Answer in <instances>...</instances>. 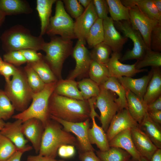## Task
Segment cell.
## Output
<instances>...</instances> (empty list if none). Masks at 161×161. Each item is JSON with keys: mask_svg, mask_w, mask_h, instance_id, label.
I'll return each mask as SVG.
<instances>
[{"mask_svg": "<svg viewBox=\"0 0 161 161\" xmlns=\"http://www.w3.org/2000/svg\"><path fill=\"white\" fill-rule=\"evenodd\" d=\"M48 112L50 117L77 123L89 119L91 109L88 100L72 99L53 92L49 100Z\"/></svg>", "mask_w": 161, "mask_h": 161, "instance_id": "1", "label": "cell"}, {"mask_svg": "<svg viewBox=\"0 0 161 161\" xmlns=\"http://www.w3.org/2000/svg\"><path fill=\"white\" fill-rule=\"evenodd\" d=\"M64 145L76 146V138L64 130L59 123L50 118L44 126L39 154L55 158L58 148Z\"/></svg>", "mask_w": 161, "mask_h": 161, "instance_id": "2", "label": "cell"}, {"mask_svg": "<svg viewBox=\"0 0 161 161\" xmlns=\"http://www.w3.org/2000/svg\"><path fill=\"white\" fill-rule=\"evenodd\" d=\"M3 49L6 52L31 49L42 50L45 42L42 36L32 35L23 25L17 24L5 31L0 37Z\"/></svg>", "mask_w": 161, "mask_h": 161, "instance_id": "3", "label": "cell"}, {"mask_svg": "<svg viewBox=\"0 0 161 161\" xmlns=\"http://www.w3.org/2000/svg\"><path fill=\"white\" fill-rule=\"evenodd\" d=\"M73 48V41L71 40L55 35L51 36L50 41L45 42L43 46L42 50L46 54L43 56V59L58 80L62 79L63 64L72 54Z\"/></svg>", "mask_w": 161, "mask_h": 161, "instance_id": "4", "label": "cell"}, {"mask_svg": "<svg viewBox=\"0 0 161 161\" xmlns=\"http://www.w3.org/2000/svg\"><path fill=\"white\" fill-rule=\"evenodd\" d=\"M4 91L15 110L20 112L28 107L33 93L28 84L24 71L18 68L11 79L6 83Z\"/></svg>", "mask_w": 161, "mask_h": 161, "instance_id": "5", "label": "cell"}, {"mask_svg": "<svg viewBox=\"0 0 161 161\" xmlns=\"http://www.w3.org/2000/svg\"><path fill=\"white\" fill-rule=\"evenodd\" d=\"M57 81L45 84L41 91L33 93L30 106L22 112L13 115L12 117L21 120L22 123L30 119L37 118L40 120L44 126L50 118L48 112L49 101L54 92Z\"/></svg>", "mask_w": 161, "mask_h": 161, "instance_id": "6", "label": "cell"}, {"mask_svg": "<svg viewBox=\"0 0 161 161\" xmlns=\"http://www.w3.org/2000/svg\"><path fill=\"white\" fill-rule=\"evenodd\" d=\"M74 23L65 10L62 1L57 0L55 14L50 18L46 33L51 36L59 35L63 38L71 40L76 38L74 32Z\"/></svg>", "mask_w": 161, "mask_h": 161, "instance_id": "7", "label": "cell"}, {"mask_svg": "<svg viewBox=\"0 0 161 161\" xmlns=\"http://www.w3.org/2000/svg\"><path fill=\"white\" fill-rule=\"evenodd\" d=\"M114 26L123 33L124 36L131 39L133 44L132 49L127 50L120 59V61L133 59L138 61L141 59L148 48L140 33L132 27L129 21L123 20L114 22Z\"/></svg>", "mask_w": 161, "mask_h": 161, "instance_id": "8", "label": "cell"}, {"mask_svg": "<svg viewBox=\"0 0 161 161\" xmlns=\"http://www.w3.org/2000/svg\"><path fill=\"white\" fill-rule=\"evenodd\" d=\"M100 91L96 97L94 107L100 112L99 119L101 127L106 132L113 117L118 111L117 105L115 101V94L111 91L100 87Z\"/></svg>", "mask_w": 161, "mask_h": 161, "instance_id": "9", "label": "cell"}, {"mask_svg": "<svg viewBox=\"0 0 161 161\" xmlns=\"http://www.w3.org/2000/svg\"><path fill=\"white\" fill-rule=\"evenodd\" d=\"M50 117L61 124L64 130L72 133L76 136V147L79 153L95 151L90 143L88 137V131L90 126L89 119L82 122L73 123L52 116Z\"/></svg>", "mask_w": 161, "mask_h": 161, "instance_id": "10", "label": "cell"}, {"mask_svg": "<svg viewBox=\"0 0 161 161\" xmlns=\"http://www.w3.org/2000/svg\"><path fill=\"white\" fill-rule=\"evenodd\" d=\"M129 8V21L131 24L134 28L140 33L147 47L150 49L151 32L154 27L160 23L147 17L136 6H132Z\"/></svg>", "mask_w": 161, "mask_h": 161, "instance_id": "11", "label": "cell"}, {"mask_svg": "<svg viewBox=\"0 0 161 161\" xmlns=\"http://www.w3.org/2000/svg\"><path fill=\"white\" fill-rule=\"evenodd\" d=\"M82 41L78 40L73 48L72 54L75 60V69L69 75L67 79L73 80L86 73H88L92 61L90 52Z\"/></svg>", "mask_w": 161, "mask_h": 161, "instance_id": "12", "label": "cell"}, {"mask_svg": "<svg viewBox=\"0 0 161 161\" xmlns=\"http://www.w3.org/2000/svg\"><path fill=\"white\" fill-rule=\"evenodd\" d=\"M98 18L92 0L81 15L74 21V30L76 38L86 44L88 32Z\"/></svg>", "mask_w": 161, "mask_h": 161, "instance_id": "13", "label": "cell"}, {"mask_svg": "<svg viewBox=\"0 0 161 161\" xmlns=\"http://www.w3.org/2000/svg\"><path fill=\"white\" fill-rule=\"evenodd\" d=\"M122 56L121 52H113L111 54L109 62L106 65L110 77L117 78L124 76L132 77L137 73L148 71L145 69H137L136 63L131 65L122 63L119 60Z\"/></svg>", "mask_w": 161, "mask_h": 161, "instance_id": "14", "label": "cell"}, {"mask_svg": "<svg viewBox=\"0 0 161 161\" xmlns=\"http://www.w3.org/2000/svg\"><path fill=\"white\" fill-rule=\"evenodd\" d=\"M138 125L127 109L119 110L113 118L106 132L108 141L109 142L120 132Z\"/></svg>", "mask_w": 161, "mask_h": 161, "instance_id": "15", "label": "cell"}, {"mask_svg": "<svg viewBox=\"0 0 161 161\" xmlns=\"http://www.w3.org/2000/svg\"><path fill=\"white\" fill-rule=\"evenodd\" d=\"M104 29L103 42L109 46L113 52H121L128 38L122 36L114 26V21L110 17L103 20Z\"/></svg>", "mask_w": 161, "mask_h": 161, "instance_id": "16", "label": "cell"}, {"mask_svg": "<svg viewBox=\"0 0 161 161\" xmlns=\"http://www.w3.org/2000/svg\"><path fill=\"white\" fill-rule=\"evenodd\" d=\"M44 126L39 120L32 118L23 122L21 131L27 140L32 143L36 153L39 152Z\"/></svg>", "mask_w": 161, "mask_h": 161, "instance_id": "17", "label": "cell"}, {"mask_svg": "<svg viewBox=\"0 0 161 161\" xmlns=\"http://www.w3.org/2000/svg\"><path fill=\"white\" fill-rule=\"evenodd\" d=\"M134 146L141 157L149 161L157 148L140 128L138 125L130 129Z\"/></svg>", "mask_w": 161, "mask_h": 161, "instance_id": "18", "label": "cell"}, {"mask_svg": "<svg viewBox=\"0 0 161 161\" xmlns=\"http://www.w3.org/2000/svg\"><path fill=\"white\" fill-rule=\"evenodd\" d=\"M22 123L21 120L19 119L13 122H7L0 131V134L9 139L19 149L26 147L28 142L21 131Z\"/></svg>", "mask_w": 161, "mask_h": 161, "instance_id": "19", "label": "cell"}, {"mask_svg": "<svg viewBox=\"0 0 161 161\" xmlns=\"http://www.w3.org/2000/svg\"><path fill=\"white\" fill-rule=\"evenodd\" d=\"M152 73L151 69L148 74L140 78H134L131 77L124 76L117 78L124 88L139 97L143 99Z\"/></svg>", "mask_w": 161, "mask_h": 161, "instance_id": "20", "label": "cell"}, {"mask_svg": "<svg viewBox=\"0 0 161 161\" xmlns=\"http://www.w3.org/2000/svg\"><path fill=\"white\" fill-rule=\"evenodd\" d=\"M109 144L110 147H117L125 150L132 158L140 161L141 156L134 145L130 129H126L117 134L109 142Z\"/></svg>", "mask_w": 161, "mask_h": 161, "instance_id": "21", "label": "cell"}, {"mask_svg": "<svg viewBox=\"0 0 161 161\" xmlns=\"http://www.w3.org/2000/svg\"><path fill=\"white\" fill-rule=\"evenodd\" d=\"M124 88L126 93L127 109L131 117L139 124L147 113V104L143 99Z\"/></svg>", "mask_w": 161, "mask_h": 161, "instance_id": "22", "label": "cell"}, {"mask_svg": "<svg viewBox=\"0 0 161 161\" xmlns=\"http://www.w3.org/2000/svg\"><path fill=\"white\" fill-rule=\"evenodd\" d=\"M160 68L151 67L152 75L143 99L147 105L161 96V72Z\"/></svg>", "mask_w": 161, "mask_h": 161, "instance_id": "23", "label": "cell"}, {"mask_svg": "<svg viewBox=\"0 0 161 161\" xmlns=\"http://www.w3.org/2000/svg\"><path fill=\"white\" fill-rule=\"evenodd\" d=\"M122 3L126 7L137 6L141 12L150 19L161 23V13L156 8L152 0H122Z\"/></svg>", "mask_w": 161, "mask_h": 161, "instance_id": "24", "label": "cell"}, {"mask_svg": "<svg viewBox=\"0 0 161 161\" xmlns=\"http://www.w3.org/2000/svg\"><path fill=\"white\" fill-rule=\"evenodd\" d=\"M0 10L6 16L28 14L33 11L28 2L24 0H0Z\"/></svg>", "mask_w": 161, "mask_h": 161, "instance_id": "25", "label": "cell"}, {"mask_svg": "<svg viewBox=\"0 0 161 161\" xmlns=\"http://www.w3.org/2000/svg\"><path fill=\"white\" fill-rule=\"evenodd\" d=\"M92 120V126L88 131V137L91 144H95L101 151L108 150L110 148L106 133L101 127L96 123L95 117L91 118Z\"/></svg>", "mask_w": 161, "mask_h": 161, "instance_id": "26", "label": "cell"}, {"mask_svg": "<svg viewBox=\"0 0 161 161\" xmlns=\"http://www.w3.org/2000/svg\"><path fill=\"white\" fill-rule=\"evenodd\" d=\"M54 92L61 96L78 100H83L75 80L62 79L56 83Z\"/></svg>", "mask_w": 161, "mask_h": 161, "instance_id": "27", "label": "cell"}, {"mask_svg": "<svg viewBox=\"0 0 161 161\" xmlns=\"http://www.w3.org/2000/svg\"><path fill=\"white\" fill-rule=\"evenodd\" d=\"M99 87L109 90L117 95L118 97L116 98L115 101L117 105L118 111L124 109H127L125 90L117 78L111 76Z\"/></svg>", "mask_w": 161, "mask_h": 161, "instance_id": "28", "label": "cell"}, {"mask_svg": "<svg viewBox=\"0 0 161 161\" xmlns=\"http://www.w3.org/2000/svg\"><path fill=\"white\" fill-rule=\"evenodd\" d=\"M138 125L155 146L157 148H161V125L153 121L147 113Z\"/></svg>", "mask_w": 161, "mask_h": 161, "instance_id": "29", "label": "cell"}, {"mask_svg": "<svg viewBox=\"0 0 161 161\" xmlns=\"http://www.w3.org/2000/svg\"><path fill=\"white\" fill-rule=\"evenodd\" d=\"M56 0H37L36 1L37 10L41 22L40 35L42 36L46 33L49 20L51 16L53 4Z\"/></svg>", "mask_w": 161, "mask_h": 161, "instance_id": "30", "label": "cell"}, {"mask_svg": "<svg viewBox=\"0 0 161 161\" xmlns=\"http://www.w3.org/2000/svg\"><path fill=\"white\" fill-rule=\"evenodd\" d=\"M110 17L114 22L129 21V8L125 6L120 0H106Z\"/></svg>", "mask_w": 161, "mask_h": 161, "instance_id": "31", "label": "cell"}, {"mask_svg": "<svg viewBox=\"0 0 161 161\" xmlns=\"http://www.w3.org/2000/svg\"><path fill=\"white\" fill-rule=\"evenodd\" d=\"M89 78L99 86L110 77L108 69L105 65L92 60L88 71Z\"/></svg>", "mask_w": 161, "mask_h": 161, "instance_id": "32", "label": "cell"}, {"mask_svg": "<svg viewBox=\"0 0 161 161\" xmlns=\"http://www.w3.org/2000/svg\"><path fill=\"white\" fill-rule=\"evenodd\" d=\"M96 154L101 161H127L131 157L125 150L116 147H110L105 151H96Z\"/></svg>", "mask_w": 161, "mask_h": 161, "instance_id": "33", "label": "cell"}, {"mask_svg": "<svg viewBox=\"0 0 161 161\" xmlns=\"http://www.w3.org/2000/svg\"><path fill=\"white\" fill-rule=\"evenodd\" d=\"M103 20L98 18L90 28L86 38V42L90 48L103 41Z\"/></svg>", "mask_w": 161, "mask_h": 161, "instance_id": "34", "label": "cell"}, {"mask_svg": "<svg viewBox=\"0 0 161 161\" xmlns=\"http://www.w3.org/2000/svg\"><path fill=\"white\" fill-rule=\"evenodd\" d=\"M28 64L36 72L45 84L50 83L58 80L43 58L36 62Z\"/></svg>", "mask_w": 161, "mask_h": 161, "instance_id": "35", "label": "cell"}, {"mask_svg": "<svg viewBox=\"0 0 161 161\" xmlns=\"http://www.w3.org/2000/svg\"><path fill=\"white\" fill-rule=\"evenodd\" d=\"M160 68L161 53L148 48L143 57L136 62L135 68L140 69L147 66Z\"/></svg>", "mask_w": 161, "mask_h": 161, "instance_id": "36", "label": "cell"}, {"mask_svg": "<svg viewBox=\"0 0 161 161\" xmlns=\"http://www.w3.org/2000/svg\"><path fill=\"white\" fill-rule=\"evenodd\" d=\"M78 86L84 100L96 97L100 91L98 85L89 78H84L78 82Z\"/></svg>", "mask_w": 161, "mask_h": 161, "instance_id": "37", "label": "cell"}, {"mask_svg": "<svg viewBox=\"0 0 161 161\" xmlns=\"http://www.w3.org/2000/svg\"><path fill=\"white\" fill-rule=\"evenodd\" d=\"M90 52L92 60L106 65L109 62L112 52L110 47L103 42L95 46Z\"/></svg>", "mask_w": 161, "mask_h": 161, "instance_id": "38", "label": "cell"}, {"mask_svg": "<svg viewBox=\"0 0 161 161\" xmlns=\"http://www.w3.org/2000/svg\"><path fill=\"white\" fill-rule=\"evenodd\" d=\"M24 71L28 84L33 92L37 93L41 91L45 84L36 72L28 64L24 67Z\"/></svg>", "mask_w": 161, "mask_h": 161, "instance_id": "39", "label": "cell"}, {"mask_svg": "<svg viewBox=\"0 0 161 161\" xmlns=\"http://www.w3.org/2000/svg\"><path fill=\"white\" fill-rule=\"evenodd\" d=\"M15 108L4 91L0 89V119L7 120L12 117Z\"/></svg>", "mask_w": 161, "mask_h": 161, "instance_id": "40", "label": "cell"}, {"mask_svg": "<svg viewBox=\"0 0 161 161\" xmlns=\"http://www.w3.org/2000/svg\"><path fill=\"white\" fill-rule=\"evenodd\" d=\"M21 149L7 138L0 134V161H6L16 152Z\"/></svg>", "mask_w": 161, "mask_h": 161, "instance_id": "41", "label": "cell"}, {"mask_svg": "<svg viewBox=\"0 0 161 161\" xmlns=\"http://www.w3.org/2000/svg\"><path fill=\"white\" fill-rule=\"evenodd\" d=\"M65 10L72 18L76 19L83 13L85 9L78 0H63Z\"/></svg>", "mask_w": 161, "mask_h": 161, "instance_id": "42", "label": "cell"}, {"mask_svg": "<svg viewBox=\"0 0 161 161\" xmlns=\"http://www.w3.org/2000/svg\"><path fill=\"white\" fill-rule=\"evenodd\" d=\"M3 61L17 67L26 63V61L20 50L6 52L3 56Z\"/></svg>", "mask_w": 161, "mask_h": 161, "instance_id": "43", "label": "cell"}, {"mask_svg": "<svg viewBox=\"0 0 161 161\" xmlns=\"http://www.w3.org/2000/svg\"><path fill=\"white\" fill-rule=\"evenodd\" d=\"M150 49L159 52L161 51V24L158 23L151 32L150 37Z\"/></svg>", "mask_w": 161, "mask_h": 161, "instance_id": "44", "label": "cell"}, {"mask_svg": "<svg viewBox=\"0 0 161 161\" xmlns=\"http://www.w3.org/2000/svg\"><path fill=\"white\" fill-rule=\"evenodd\" d=\"M93 3L98 18L103 20L109 16V7L106 0H93Z\"/></svg>", "mask_w": 161, "mask_h": 161, "instance_id": "45", "label": "cell"}, {"mask_svg": "<svg viewBox=\"0 0 161 161\" xmlns=\"http://www.w3.org/2000/svg\"><path fill=\"white\" fill-rule=\"evenodd\" d=\"M18 68L13 65L4 61L0 64V74L4 77L6 83L10 81V77L15 74Z\"/></svg>", "mask_w": 161, "mask_h": 161, "instance_id": "46", "label": "cell"}, {"mask_svg": "<svg viewBox=\"0 0 161 161\" xmlns=\"http://www.w3.org/2000/svg\"><path fill=\"white\" fill-rule=\"evenodd\" d=\"M20 51L28 64L34 63L43 58L42 55L34 49H27Z\"/></svg>", "mask_w": 161, "mask_h": 161, "instance_id": "47", "label": "cell"}, {"mask_svg": "<svg viewBox=\"0 0 161 161\" xmlns=\"http://www.w3.org/2000/svg\"><path fill=\"white\" fill-rule=\"evenodd\" d=\"M75 146L70 145H64L58 149L57 154L60 157L67 158L73 157L75 155Z\"/></svg>", "mask_w": 161, "mask_h": 161, "instance_id": "48", "label": "cell"}, {"mask_svg": "<svg viewBox=\"0 0 161 161\" xmlns=\"http://www.w3.org/2000/svg\"><path fill=\"white\" fill-rule=\"evenodd\" d=\"M79 153V159L80 161H101L94 151H89Z\"/></svg>", "mask_w": 161, "mask_h": 161, "instance_id": "49", "label": "cell"}, {"mask_svg": "<svg viewBox=\"0 0 161 161\" xmlns=\"http://www.w3.org/2000/svg\"><path fill=\"white\" fill-rule=\"evenodd\" d=\"M32 147L28 145L24 148L16 152L5 161H21V156L24 152L32 149Z\"/></svg>", "mask_w": 161, "mask_h": 161, "instance_id": "50", "label": "cell"}, {"mask_svg": "<svg viewBox=\"0 0 161 161\" xmlns=\"http://www.w3.org/2000/svg\"><path fill=\"white\" fill-rule=\"evenodd\" d=\"M27 161H66L64 160H58L51 157L41 155H29L27 158Z\"/></svg>", "mask_w": 161, "mask_h": 161, "instance_id": "51", "label": "cell"}, {"mask_svg": "<svg viewBox=\"0 0 161 161\" xmlns=\"http://www.w3.org/2000/svg\"><path fill=\"white\" fill-rule=\"evenodd\" d=\"M147 112L161 111V96L151 103L147 105Z\"/></svg>", "mask_w": 161, "mask_h": 161, "instance_id": "52", "label": "cell"}, {"mask_svg": "<svg viewBox=\"0 0 161 161\" xmlns=\"http://www.w3.org/2000/svg\"><path fill=\"white\" fill-rule=\"evenodd\" d=\"M150 118L154 122L161 124V111H151L147 112Z\"/></svg>", "mask_w": 161, "mask_h": 161, "instance_id": "53", "label": "cell"}, {"mask_svg": "<svg viewBox=\"0 0 161 161\" xmlns=\"http://www.w3.org/2000/svg\"><path fill=\"white\" fill-rule=\"evenodd\" d=\"M149 161H161V148H157L153 154Z\"/></svg>", "mask_w": 161, "mask_h": 161, "instance_id": "54", "label": "cell"}, {"mask_svg": "<svg viewBox=\"0 0 161 161\" xmlns=\"http://www.w3.org/2000/svg\"><path fill=\"white\" fill-rule=\"evenodd\" d=\"M92 0H78V1L84 8L86 9L89 5Z\"/></svg>", "mask_w": 161, "mask_h": 161, "instance_id": "55", "label": "cell"}, {"mask_svg": "<svg viewBox=\"0 0 161 161\" xmlns=\"http://www.w3.org/2000/svg\"><path fill=\"white\" fill-rule=\"evenodd\" d=\"M152 1L159 12L161 13V0H152Z\"/></svg>", "mask_w": 161, "mask_h": 161, "instance_id": "56", "label": "cell"}, {"mask_svg": "<svg viewBox=\"0 0 161 161\" xmlns=\"http://www.w3.org/2000/svg\"><path fill=\"white\" fill-rule=\"evenodd\" d=\"M6 16L5 13L0 10V27L3 23Z\"/></svg>", "mask_w": 161, "mask_h": 161, "instance_id": "57", "label": "cell"}, {"mask_svg": "<svg viewBox=\"0 0 161 161\" xmlns=\"http://www.w3.org/2000/svg\"><path fill=\"white\" fill-rule=\"evenodd\" d=\"M5 123L3 120L0 119V131L3 128Z\"/></svg>", "mask_w": 161, "mask_h": 161, "instance_id": "58", "label": "cell"}, {"mask_svg": "<svg viewBox=\"0 0 161 161\" xmlns=\"http://www.w3.org/2000/svg\"><path fill=\"white\" fill-rule=\"evenodd\" d=\"M140 161H149L147 159L142 157H141L140 160Z\"/></svg>", "mask_w": 161, "mask_h": 161, "instance_id": "59", "label": "cell"}, {"mask_svg": "<svg viewBox=\"0 0 161 161\" xmlns=\"http://www.w3.org/2000/svg\"><path fill=\"white\" fill-rule=\"evenodd\" d=\"M127 161H139L137 160H135L132 157H131L130 159L128 160Z\"/></svg>", "mask_w": 161, "mask_h": 161, "instance_id": "60", "label": "cell"}, {"mask_svg": "<svg viewBox=\"0 0 161 161\" xmlns=\"http://www.w3.org/2000/svg\"><path fill=\"white\" fill-rule=\"evenodd\" d=\"M3 61V60L0 56V64L2 63Z\"/></svg>", "mask_w": 161, "mask_h": 161, "instance_id": "61", "label": "cell"}]
</instances>
